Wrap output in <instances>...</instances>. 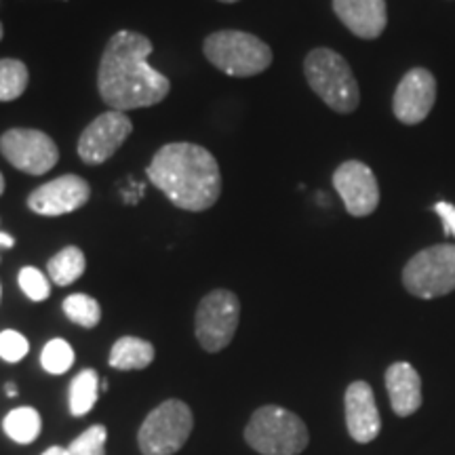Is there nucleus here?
Listing matches in <instances>:
<instances>
[{
	"label": "nucleus",
	"instance_id": "24",
	"mask_svg": "<svg viewBox=\"0 0 455 455\" xmlns=\"http://www.w3.org/2000/svg\"><path fill=\"white\" fill-rule=\"evenodd\" d=\"M106 441H108V428L106 426H91L78 435L76 439L70 443L66 449L68 455H106Z\"/></svg>",
	"mask_w": 455,
	"mask_h": 455
},
{
	"label": "nucleus",
	"instance_id": "11",
	"mask_svg": "<svg viewBox=\"0 0 455 455\" xmlns=\"http://www.w3.org/2000/svg\"><path fill=\"white\" fill-rule=\"evenodd\" d=\"M91 198V186L81 175H60V178L38 186L28 196V209L43 218H60L78 212Z\"/></svg>",
	"mask_w": 455,
	"mask_h": 455
},
{
	"label": "nucleus",
	"instance_id": "7",
	"mask_svg": "<svg viewBox=\"0 0 455 455\" xmlns=\"http://www.w3.org/2000/svg\"><path fill=\"white\" fill-rule=\"evenodd\" d=\"M403 284L419 299L455 291V244H432L415 253L403 268Z\"/></svg>",
	"mask_w": 455,
	"mask_h": 455
},
{
	"label": "nucleus",
	"instance_id": "29",
	"mask_svg": "<svg viewBox=\"0 0 455 455\" xmlns=\"http://www.w3.org/2000/svg\"><path fill=\"white\" fill-rule=\"evenodd\" d=\"M43 455H68V451L64 447H49Z\"/></svg>",
	"mask_w": 455,
	"mask_h": 455
},
{
	"label": "nucleus",
	"instance_id": "30",
	"mask_svg": "<svg viewBox=\"0 0 455 455\" xmlns=\"http://www.w3.org/2000/svg\"><path fill=\"white\" fill-rule=\"evenodd\" d=\"M4 392H7V396H17V388H15V384H7V388H4Z\"/></svg>",
	"mask_w": 455,
	"mask_h": 455
},
{
	"label": "nucleus",
	"instance_id": "18",
	"mask_svg": "<svg viewBox=\"0 0 455 455\" xmlns=\"http://www.w3.org/2000/svg\"><path fill=\"white\" fill-rule=\"evenodd\" d=\"M84 268H87V259H84V253L78 247H64L61 251H57L53 258L47 261V272L49 278L60 287H68L74 281H78L84 275Z\"/></svg>",
	"mask_w": 455,
	"mask_h": 455
},
{
	"label": "nucleus",
	"instance_id": "25",
	"mask_svg": "<svg viewBox=\"0 0 455 455\" xmlns=\"http://www.w3.org/2000/svg\"><path fill=\"white\" fill-rule=\"evenodd\" d=\"M21 291H24L32 301H44L51 295V278L43 275L41 270L34 266H24L17 276Z\"/></svg>",
	"mask_w": 455,
	"mask_h": 455
},
{
	"label": "nucleus",
	"instance_id": "19",
	"mask_svg": "<svg viewBox=\"0 0 455 455\" xmlns=\"http://www.w3.org/2000/svg\"><path fill=\"white\" fill-rule=\"evenodd\" d=\"M3 428L11 441L20 443V445H30L43 430L41 413L34 407H17L7 413Z\"/></svg>",
	"mask_w": 455,
	"mask_h": 455
},
{
	"label": "nucleus",
	"instance_id": "21",
	"mask_svg": "<svg viewBox=\"0 0 455 455\" xmlns=\"http://www.w3.org/2000/svg\"><path fill=\"white\" fill-rule=\"evenodd\" d=\"M30 72L21 60L3 57L0 60V101H15L26 93Z\"/></svg>",
	"mask_w": 455,
	"mask_h": 455
},
{
	"label": "nucleus",
	"instance_id": "26",
	"mask_svg": "<svg viewBox=\"0 0 455 455\" xmlns=\"http://www.w3.org/2000/svg\"><path fill=\"white\" fill-rule=\"evenodd\" d=\"M30 352V341L15 329L0 331V358L7 363H20Z\"/></svg>",
	"mask_w": 455,
	"mask_h": 455
},
{
	"label": "nucleus",
	"instance_id": "5",
	"mask_svg": "<svg viewBox=\"0 0 455 455\" xmlns=\"http://www.w3.org/2000/svg\"><path fill=\"white\" fill-rule=\"evenodd\" d=\"M204 57L228 76L249 78L266 72L272 64V49L261 38L241 30H220L203 43Z\"/></svg>",
	"mask_w": 455,
	"mask_h": 455
},
{
	"label": "nucleus",
	"instance_id": "10",
	"mask_svg": "<svg viewBox=\"0 0 455 455\" xmlns=\"http://www.w3.org/2000/svg\"><path fill=\"white\" fill-rule=\"evenodd\" d=\"M133 133V123L124 112L108 110L87 124L78 138V156L84 164H104L121 150Z\"/></svg>",
	"mask_w": 455,
	"mask_h": 455
},
{
	"label": "nucleus",
	"instance_id": "6",
	"mask_svg": "<svg viewBox=\"0 0 455 455\" xmlns=\"http://www.w3.org/2000/svg\"><path fill=\"white\" fill-rule=\"evenodd\" d=\"M195 428L192 409L180 398H169L152 409L138 432L140 451L144 455H173L190 439Z\"/></svg>",
	"mask_w": 455,
	"mask_h": 455
},
{
	"label": "nucleus",
	"instance_id": "3",
	"mask_svg": "<svg viewBox=\"0 0 455 455\" xmlns=\"http://www.w3.org/2000/svg\"><path fill=\"white\" fill-rule=\"evenodd\" d=\"M304 74L310 89L338 114L355 112L361 104V91L348 61L338 51L318 47L304 60Z\"/></svg>",
	"mask_w": 455,
	"mask_h": 455
},
{
	"label": "nucleus",
	"instance_id": "15",
	"mask_svg": "<svg viewBox=\"0 0 455 455\" xmlns=\"http://www.w3.org/2000/svg\"><path fill=\"white\" fill-rule=\"evenodd\" d=\"M333 11L341 24L365 41L378 38L388 24L386 0H333Z\"/></svg>",
	"mask_w": 455,
	"mask_h": 455
},
{
	"label": "nucleus",
	"instance_id": "9",
	"mask_svg": "<svg viewBox=\"0 0 455 455\" xmlns=\"http://www.w3.org/2000/svg\"><path fill=\"white\" fill-rule=\"evenodd\" d=\"M0 155L17 171L44 175L60 161V148L44 131L15 127L0 135Z\"/></svg>",
	"mask_w": 455,
	"mask_h": 455
},
{
	"label": "nucleus",
	"instance_id": "27",
	"mask_svg": "<svg viewBox=\"0 0 455 455\" xmlns=\"http://www.w3.org/2000/svg\"><path fill=\"white\" fill-rule=\"evenodd\" d=\"M435 212L443 221V228H445V236L455 238V204L451 203H436Z\"/></svg>",
	"mask_w": 455,
	"mask_h": 455
},
{
	"label": "nucleus",
	"instance_id": "4",
	"mask_svg": "<svg viewBox=\"0 0 455 455\" xmlns=\"http://www.w3.org/2000/svg\"><path fill=\"white\" fill-rule=\"evenodd\" d=\"M244 441L261 455H298L308 447L310 435L299 415L278 405H264L249 419Z\"/></svg>",
	"mask_w": 455,
	"mask_h": 455
},
{
	"label": "nucleus",
	"instance_id": "17",
	"mask_svg": "<svg viewBox=\"0 0 455 455\" xmlns=\"http://www.w3.org/2000/svg\"><path fill=\"white\" fill-rule=\"evenodd\" d=\"M156 350L148 339L135 338V335H124V338L114 341L108 363L118 371H140L152 365Z\"/></svg>",
	"mask_w": 455,
	"mask_h": 455
},
{
	"label": "nucleus",
	"instance_id": "33",
	"mask_svg": "<svg viewBox=\"0 0 455 455\" xmlns=\"http://www.w3.org/2000/svg\"><path fill=\"white\" fill-rule=\"evenodd\" d=\"M220 3H238V0H220Z\"/></svg>",
	"mask_w": 455,
	"mask_h": 455
},
{
	"label": "nucleus",
	"instance_id": "32",
	"mask_svg": "<svg viewBox=\"0 0 455 455\" xmlns=\"http://www.w3.org/2000/svg\"><path fill=\"white\" fill-rule=\"evenodd\" d=\"M3 36H4V28H3V24H0V41H3Z\"/></svg>",
	"mask_w": 455,
	"mask_h": 455
},
{
	"label": "nucleus",
	"instance_id": "23",
	"mask_svg": "<svg viewBox=\"0 0 455 455\" xmlns=\"http://www.w3.org/2000/svg\"><path fill=\"white\" fill-rule=\"evenodd\" d=\"M41 365L51 375H64L74 365V350L66 339L55 338L44 344L41 352Z\"/></svg>",
	"mask_w": 455,
	"mask_h": 455
},
{
	"label": "nucleus",
	"instance_id": "14",
	"mask_svg": "<svg viewBox=\"0 0 455 455\" xmlns=\"http://www.w3.org/2000/svg\"><path fill=\"white\" fill-rule=\"evenodd\" d=\"M346 426L356 443H371L382 430L378 405L371 386L367 382H352L346 390Z\"/></svg>",
	"mask_w": 455,
	"mask_h": 455
},
{
	"label": "nucleus",
	"instance_id": "8",
	"mask_svg": "<svg viewBox=\"0 0 455 455\" xmlns=\"http://www.w3.org/2000/svg\"><path fill=\"white\" fill-rule=\"evenodd\" d=\"M241 301L228 289H215L201 299L195 316V333L198 344L207 352L224 350L238 329Z\"/></svg>",
	"mask_w": 455,
	"mask_h": 455
},
{
	"label": "nucleus",
	"instance_id": "31",
	"mask_svg": "<svg viewBox=\"0 0 455 455\" xmlns=\"http://www.w3.org/2000/svg\"><path fill=\"white\" fill-rule=\"evenodd\" d=\"M3 192H4V178L3 173H0V196H3Z\"/></svg>",
	"mask_w": 455,
	"mask_h": 455
},
{
	"label": "nucleus",
	"instance_id": "28",
	"mask_svg": "<svg viewBox=\"0 0 455 455\" xmlns=\"http://www.w3.org/2000/svg\"><path fill=\"white\" fill-rule=\"evenodd\" d=\"M0 247H3V249L15 247V238L11 235H4V232H0Z\"/></svg>",
	"mask_w": 455,
	"mask_h": 455
},
{
	"label": "nucleus",
	"instance_id": "34",
	"mask_svg": "<svg viewBox=\"0 0 455 455\" xmlns=\"http://www.w3.org/2000/svg\"><path fill=\"white\" fill-rule=\"evenodd\" d=\"M0 295H3V289H0Z\"/></svg>",
	"mask_w": 455,
	"mask_h": 455
},
{
	"label": "nucleus",
	"instance_id": "1",
	"mask_svg": "<svg viewBox=\"0 0 455 455\" xmlns=\"http://www.w3.org/2000/svg\"><path fill=\"white\" fill-rule=\"evenodd\" d=\"M152 41L144 34L121 30L108 41L98 70V89L110 110L129 112L161 104L171 91L169 78L148 64Z\"/></svg>",
	"mask_w": 455,
	"mask_h": 455
},
{
	"label": "nucleus",
	"instance_id": "16",
	"mask_svg": "<svg viewBox=\"0 0 455 455\" xmlns=\"http://www.w3.org/2000/svg\"><path fill=\"white\" fill-rule=\"evenodd\" d=\"M386 390H388L392 411L398 418H409L422 407V379L409 363H395L388 367Z\"/></svg>",
	"mask_w": 455,
	"mask_h": 455
},
{
	"label": "nucleus",
	"instance_id": "2",
	"mask_svg": "<svg viewBox=\"0 0 455 455\" xmlns=\"http://www.w3.org/2000/svg\"><path fill=\"white\" fill-rule=\"evenodd\" d=\"M148 180L175 207L201 213L221 196V171L207 148L190 141L164 144L146 169Z\"/></svg>",
	"mask_w": 455,
	"mask_h": 455
},
{
	"label": "nucleus",
	"instance_id": "20",
	"mask_svg": "<svg viewBox=\"0 0 455 455\" xmlns=\"http://www.w3.org/2000/svg\"><path fill=\"white\" fill-rule=\"evenodd\" d=\"M100 375L95 369H83L70 384V413L74 418H83L95 407L100 398Z\"/></svg>",
	"mask_w": 455,
	"mask_h": 455
},
{
	"label": "nucleus",
	"instance_id": "13",
	"mask_svg": "<svg viewBox=\"0 0 455 455\" xmlns=\"http://www.w3.org/2000/svg\"><path fill=\"white\" fill-rule=\"evenodd\" d=\"M436 104V78L426 68H411L401 78L392 100L395 116L403 124H419Z\"/></svg>",
	"mask_w": 455,
	"mask_h": 455
},
{
	"label": "nucleus",
	"instance_id": "12",
	"mask_svg": "<svg viewBox=\"0 0 455 455\" xmlns=\"http://www.w3.org/2000/svg\"><path fill=\"white\" fill-rule=\"evenodd\" d=\"M333 188L352 218H367L379 204V186L375 173L361 161L341 163L333 173Z\"/></svg>",
	"mask_w": 455,
	"mask_h": 455
},
{
	"label": "nucleus",
	"instance_id": "22",
	"mask_svg": "<svg viewBox=\"0 0 455 455\" xmlns=\"http://www.w3.org/2000/svg\"><path fill=\"white\" fill-rule=\"evenodd\" d=\"M64 315L74 325L83 329H93L101 321L100 301L87 293H72L64 299Z\"/></svg>",
	"mask_w": 455,
	"mask_h": 455
}]
</instances>
